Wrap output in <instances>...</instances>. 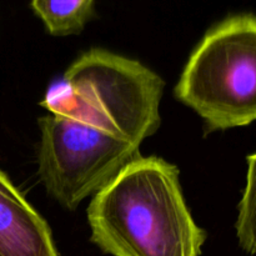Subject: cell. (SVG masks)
I'll return each instance as SVG.
<instances>
[{"mask_svg": "<svg viewBox=\"0 0 256 256\" xmlns=\"http://www.w3.org/2000/svg\"><path fill=\"white\" fill-rule=\"evenodd\" d=\"M90 240L112 256H200L206 232L185 202L179 169L158 156L125 165L88 208Z\"/></svg>", "mask_w": 256, "mask_h": 256, "instance_id": "obj_2", "label": "cell"}, {"mask_svg": "<svg viewBox=\"0 0 256 256\" xmlns=\"http://www.w3.org/2000/svg\"><path fill=\"white\" fill-rule=\"evenodd\" d=\"M255 162L254 154L248 158V175L244 194L239 204L236 236L240 246L248 254L255 252Z\"/></svg>", "mask_w": 256, "mask_h": 256, "instance_id": "obj_6", "label": "cell"}, {"mask_svg": "<svg viewBox=\"0 0 256 256\" xmlns=\"http://www.w3.org/2000/svg\"><path fill=\"white\" fill-rule=\"evenodd\" d=\"M164 82L138 60L94 48L48 89L40 105L38 174L68 210L94 195L158 132Z\"/></svg>", "mask_w": 256, "mask_h": 256, "instance_id": "obj_1", "label": "cell"}, {"mask_svg": "<svg viewBox=\"0 0 256 256\" xmlns=\"http://www.w3.org/2000/svg\"><path fill=\"white\" fill-rule=\"evenodd\" d=\"M0 256H59L46 220L2 169Z\"/></svg>", "mask_w": 256, "mask_h": 256, "instance_id": "obj_4", "label": "cell"}, {"mask_svg": "<svg viewBox=\"0 0 256 256\" xmlns=\"http://www.w3.org/2000/svg\"><path fill=\"white\" fill-rule=\"evenodd\" d=\"M179 102L205 122V132L248 126L256 119V18L228 16L192 50L175 86Z\"/></svg>", "mask_w": 256, "mask_h": 256, "instance_id": "obj_3", "label": "cell"}, {"mask_svg": "<svg viewBox=\"0 0 256 256\" xmlns=\"http://www.w3.org/2000/svg\"><path fill=\"white\" fill-rule=\"evenodd\" d=\"M96 0H32L34 14L52 36L80 34L96 16Z\"/></svg>", "mask_w": 256, "mask_h": 256, "instance_id": "obj_5", "label": "cell"}]
</instances>
